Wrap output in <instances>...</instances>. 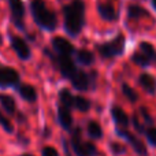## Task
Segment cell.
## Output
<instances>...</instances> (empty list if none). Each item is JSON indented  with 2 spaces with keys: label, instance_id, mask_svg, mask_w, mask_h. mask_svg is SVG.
Wrapping results in <instances>:
<instances>
[{
  "label": "cell",
  "instance_id": "14",
  "mask_svg": "<svg viewBox=\"0 0 156 156\" xmlns=\"http://www.w3.org/2000/svg\"><path fill=\"white\" fill-rule=\"evenodd\" d=\"M15 90L18 92L21 99L27 103H36L38 99L37 90H36V88L33 85H30V83H19L15 88Z\"/></svg>",
  "mask_w": 156,
  "mask_h": 156
},
{
  "label": "cell",
  "instance_id": "16",
  "mask_svg": "<svg viewBox=\"0 0 156 156\" xmlns=\"http://www.w3.org/2000/svg\"><path fill=\"white\" fill-rule=\"evenodd\" d=\"M138 85L144 89L148 94L154 96L156 93V78L149 73H141L138 77Z\"/></svg>",
  "mask_w": 156,
  "mask_h": 156
},
{
  "label": "cell",
  "instance_id": "23",
  "mask_svg": "<svg viewBox=\"0 0 156 156\" xmlns=\"http://www.w3.org/2000/svg\"><path fill=\"white\" fill-rule=\"evenodd\" d=\"M90 107H92V103L89 99L81 96V94L74 96V108H77L78 111H81V112H88V111L90 110Z\"/></svg>",
  "mask_w": 156,
  "mask_h": 156
},
{
  "label": "cell",
  "instance_id": "17",
  "mask_svg": "<svg viewBox=\"0 0 156 156\" xmlns=\"http://www.w3.org/2000/svg\"><path fill=\"white\" fill-rule=\"evenodd\" d=\"M0 105L4 110V112L10 116H14L16 114V103L15 99L10 94L0 93Z\"/></svg>",
  "mask_w": 156,
  "mask_h": 156
},
{
  "label": "cell",
  "instance_id": "32",
  "mask_svg": "<svg viewBox=\"0 0 156 156\" xmlns=\"http://www.w3.org/2000/svg\"><path fill=\"white\" fill-rule=\"evenodd\" d=\"M63 147H65V151H66V155H67V156H71V155H70V151H69V147H67V143H66V141H63Z\"/></svg>",
  "mask_w": 156,
  "mask_h": 156
},
{
  "label": "cell",
  "instance_id": "11",
  "mask_svg": "<svg viewBox=\"0 0 156 156\" xmlns=\"http://www.w3.org/2000/svg\"><path fill=\"white\" fill-rule=\"evenodd\" d=\"M97 12L103 21L115 22L119 19V11L110 3H97Z\"/></svg>",
  "mask_w": 156,
  "mask_h": 156
},
{
  "label": "cell",
  "instance_id": "19",
  "mask_svg": "<svg viewBox=\"0 0 156 156\" xmlns=\"http://www.w3.org/2000/svg\"><path fill=\"white\" fill-rule=\"evenodd\" d=\"M76 59L80 65L82 66H90L94 62V54L89 49H78L76 51Z\"/></svg>",
  "mask_w": 156,
  "mask_h": 156
},
{
  "label": "cell",
  "instance_id": "33",
  "mask_svg": "<svg viewBox=\"0 0 156 156\" xmlns=\"http://www.w3.org/2000/svg\"><path fill=\"white\" fill-rule=\"evenodd\" d=\"M151 4H152V7H154L155 11H156V0H151Z\"/></svg>",
  "mask_w": 156,
  "mask_h": 156
},
{
  "label": "cell",
  "instance_id": "21",
  "mask_svg": "<svg viewBox=\"0 0 156 156\" xmlns=\"http://www.w3.org/2000/svg\"><path fill=\"white\" fill-rule=\"evenodd\" d=\"M140 52L144 55V56L148 58L151 62H156V49L151 43H148V41H141L140 43Z\"/></svg>",
  "mask_w": 156,
  "mask_h": 156
},
{
  "label": "cell",
  "instance_id": "15",
  "mask_svg": "<svg viewBox=\"0 0 156 156\" xmlns=\"http://www.w3.org/2000/svg\"><path fill=\"white\" fill-rule=\"evenodd\" d=\"M110 112H111V118H112V121L115 122L116 127L127 129V126H129V123H130L129 116H127V114L125 112L119 105H112Z\"/></svg>",
  "mask_w": 156,
  "mask_h": 156
},
{
  "label": "cell",
  "instance_id": "28",
  "mask_svg": "<svg viewBox=\"0 0 156 156\" xmlns=\"http://www.w3.org/2000/svg\"><path fill=\"white\" fill-rule=\"evenodd\" d=\"M110 149H111V152H112L115 156L122 155V154H125V152H126V147L122 145V144H119V143H111L110 144Z\"/></svg>",
  "mask_w": 156,
  "mask_h": 156
},
{
  "label": "cell",
  "instance_id": "9",
  "mask_svg": "<svg viewBox=\"0 0 156 156\" xmlns=\"http://www.w3.org/2000/svg\"><path fill=\"white\" fill-rule=\"evenodd\" d=\"M115 132H116V134H118L119 137L123 138L125 141H127V143H129V145L132 147L133 151H134L137 155H140V156H147L148 151H147L145 144H144L143 141H141L140 138L137 137V136H134L133 133H130L127 129H121V127H116Z\"/></svg>",
  "mask_w": 156,
  "mask_h": 156
},
{
  "label": "cell",
  "instance_id": "26",
  "mask_svg": "<svg viewBox=\"0 0 156 156\" xmlns=\"http://www.w3.org/2000/svg\"><path fill=\"white\" fill-rule=\"evenodd\" d=\"M0 126H2L3 130H4L5 133H8V134L14 133V126H12V123H11V121L4 115V114L2 112V111H0Z\"/></svg>",
  "mask_w": 156,
  "mask_h": 156
},
{
  "label": "cell",
  "instance_id": "25",
  "mask_svg": "<svg viewBox=\"0 0 156 156\" xmlns=\"http://www.w3.org/2000/svg\"><path fill=\"white\" fill-rule=\"evenodd\" d=\"M121 89H122V93H123V96L126 97V99L129 100L130 103H136L138 100L137 92H136L134 89H133L132 86L129 85V83L123 82V83H122V86H121Z\"/></svg>",
  "mask_w": 156,
  "mask_h": 156
},
{
  "label": "cell",
  "instance_id": "29",
  "mask_svg": "<svg viewBox=\"0 0 156 156\" xmlns=\"http://www.w3.org/2000/svg\"><path fill=\"white\" fill-rule=\"evenodd\" d=\"M140 114L144 116V121H145V123L148 125V126H154V118H152V115L149 114V111L147 110V107H140Z\"/></svg>",
  "mask_w": 156,
  "mask_h": 156
},
{
  "label": "cell",
  "instance_id": "2",
  "mask_svg": "<svg viewBox=\"0 0 156 156\" xmlns=\"http://www.w3.org/2000/svg\"><path fill=\"white\" fill-rule=\"evenodd\" d=\"M30 14L34 23L45 32H54L58 26V16L49 10L44 0H32L30 2Z\"/></svg>",
  "mask_w": 156,
  "mask_h": 156
},
{
  "label": "cell",
  "instance_id": "20",
  "mask_svg": "<svg viewBox=\"0 0 156 156\" xmlns=\"http://www.w3.org/2000/svg\"><path fill=\"white\" fill-rule=\"evenodd\" d=\"M59 101L62 105H65L66 108L71 110L74 108V94L71 93L70 89L63 88L59 90Z\"/></svg>",
  "mask_w": 156,
  "mask_h": 156
},
{
  "label": "cell",
  "instance_id": "3",
  "mask_svg": "<svg viewBox=\"0 0 156 156\" xmlns=\"http://www.w3.org/2000/svg\"><path fill=\"white\" fill-rule=\"evenodd\" d=\"M70 144H71V148H73L74 154L77 156H97L99 155L97 147L93 143L82 140V132H81L80 126L76 127L71 132Z\"/></svg>",
  "mask_w": 156,
  "mask_h": 156
},
{
  "label": "cell",
  "instance_id": "13",
  "mask_svg": "<svg viewBox=\"0 0 156 156\" xmlns=\"http://www.w3.org/2000/svg\"><path fill=\"white\" fill-rule=\"evenodd\" d=\"M71 85L74 89L80 92H86L90 89V78H89V73H85L83 70H77L74 77L70 80Z\"/></svg>",
  "mask_w": 156,
  "mask_h": 156
},
{
  "label": "cell",
  "instance_id": "10",
  "mask_svg": "<svg viewBox=\"0 0 156 156\" xmlns=\"http://www.w3.org/2000/svg\"><path fill=\"white\" fill-rule=\"evenodd\" d=\"M52 48H54L55 55L58 56H67L71 58L74 54H76V47L65 37H60V36H56L51 40Z\"/></svg>",
  "mask_w": 156,
  "mask_h": 156
},
{
  "label": "cell",
  "instance_id": "8",
  "mask_svg": "<svg viewBox=\"0 0 156 156\" xmlns=\"http://www.w3.org/2000/svg\"><path fill=\"white\" fill-rule=\"evenodd\" d=\"M21 83V74L10 66H0V89H10Z\"/></svg>",
  "mask_w": 156,
  "mask_h": 156
},
{
  "label": "cell",
  "instance_id": "22",
  "mask_svg": "<svg viewBox=\"0 0 156 156\" xmlns=\"http://www.w3.org/2000/svg\"><path fill=\"white\" fill-rule=\"evenodd\" d=\"M86 130H88V136L92 140H100L103 137V129L96 121H89Z\"/></svg>",
  "mask_w": 156,
  "mask_h": 156
},
{
  "label": "cell",
  "instance_id": "31",
  "mask_svg": "<svg viewBox=\"0 0 156 156\" xmlns=\"http://www.w3.org/2000/svg\"><path fill=\"white\" fill-rule=\"evenodd\" d=\"M41 156H59V152H58L56 148H54V147L47 145L41 149Z\"/></svg>",
  "mask_w": 156,
  "mask_h": 156
},
{
  "label": "cell",
  "instance_id": "24",
  "mask_svg": "<svg viewBox=\"0 0 156 156\" xmlns=\"http://www.w3.org/2000/svg\"><path fill=\"white\" fill-rule=\"evenodd\" d=\"M130 60H132L134 65H137V66H140V67H149V66L152 65V62L148 59L147 56H144L143 54H141L140 51H136V52H133V55L130 56Z\"/></svg>",
  "mask_w": 156,
  "mask_h": 156
},
{
  "label": "cell",
  "instance_id": "35",
  "mask_svg": "<svg viewBox=\"0 0 156 156\" xmlns=\"http://www.w3.org/2000/svg\"><path fill=\"white\" fill-rule=\"evenodd\" d=\"M2 44H3V36L0 34V45H2Z\"/></svg>",
  "mask_w": 156,
  "mask_h": 156
},
{
  "label": "cell",
  "instance_id": "18",
  "mask_svg": "<svg viewBox=\"0 0 156 156\" xmlns=\"http://www.w3.org/2000/svg\"><path fill=\"white\" fill-rule=\"evenodd\" d=\"M151 12L140 4H130L127 7V18L129 19H140V18H149Z\"/></svg>",
  "mask_w": 156,
  "mask_h": 156
},
{
  "label": "cell",
  "instance_id": "12",
  "mask_svg": "<svg viewBox=\"0 0 156 156\" xmlns=\"http://www.w3.org/2000/svg\"><path fill=\"white\" fill-rule=\"evenodd\" d=\"M56 116H58V123L60 125L62 129H65L66 132H71L73 129V115H71V110L66 108L65 105H62L59 103L56 110Z\"/></svg>",
  "mask_w": 156,
  "mask_h": 156
},
{
  "label": "cell",
  "instance_id": "6",
  "mask_svg": "<svg viewBox=\"0 0 156 156\" xmlns=\"http://www.w3.org/2000/svg\"><path fill=\"white\" fill-rule=\"evenodd\" d=\"M10 7V16L12 25L21 32L26 30L25 25V16H26V7L22 0H7Z\"/></svg>",
  "mask_w": 156,
  "mask_h": 156
},
{
  "label": "cell",
  "instance_id": "27",
  "mask_svg": "<svg viewBox=\"0 0 156 156\" xmlns=\"http://www.w3.org/2000/svg\"><path fill=\"white\" fill-rule=\"evenodd\" d=\"M144 136L148 140V143L152 147H156V127L155 126H148L144 130Z\"/></svg>",
  "mask_w": 156,
  "mask_h": 156
},
{
  "label": "cell",
  "instance_id": "5",
  "mask_svg": "<svg viewBox=\"0 0 156 156\" xmlns=\"http://www.w3.org/2000/svg\"><path fill=\"white\" fill-rule=\"evenodd\" d=\"M44 55L45 56H48L49 59L54 62V65L58 67V70H59L60 76H62L65 80H69L70 81L71 78L74 77V74L77 73V66L76 63L73 62V59L71 58H67V56H58V55L52 54L51 51H49L48 48H44Z\"/></svg>",
  "mask_w": 156,
  "mask_h": 156
},
{
  "label": "cell",
  "instance_id": "7",
  "mask_svg": "<svg viewBox=\"0 0 156 156\" xmlns=\"http://www.w3.org/2000/svg\"><path fill=\"white\" fill-rule=\"evenodd\" d=\"M8 38H10V47L22 62H27L32 59V49L25 38H22L21 36L11 34V33L8 34Z\"/></svg>",
  "mask_w": 156,
  "mask_h": 156
},
{
  "label": "cell",
  "instance_id": "30",
  "mask_svg": "<svg viewBox=\"0 0 156 156\" xmlns=\"http://www.w3.org/2000/svg\"><path fill=\"white\" fill-rule=\"evenodd\" d=\"M132 123H133V126H134V129L137 130V132L140 133V134H144L145 126H144V125L140 122V119H138V115H137V114H134V115H133V118H132Z\"/></svg>",
  "mask_w": 156,
  "mask_h": 156
},
{
  "label": "cell",
  "instance_id": "4",
  "mask_svg": "<svg viewBox=\"0 0 156 156\" xmlns=\"http://www.w3.org/2000/svg\"><path fill=\"white\" fill-rule=\"evenodd\" d=\"M125 44H126V41H125L123 34H118L110 43L96 44V51L99 52V55L103 59H112V58L123 55Z\"/></svg>",
  "mask_w": 156,
  "mask_h": 156
},
{
  "label": "cell",
  "instance_id": "1",
  "mask_svg": "<svg viewBox=\"0 0 156 156\" xmlns=\"http://www.w3.org/2000/svg\"><path fill=\"white\" fill-rule=\"evenodd\" d=\"M86 5L82 0H73L63 7V27L70 37H77L85 26Z\"/></svg>",
  "mask_w": 156,
  "mask_h": 156
},
{
  "label": "cell",
  "instance_id": "34",
  "mask_svg": "<svg viewBox=\"0 0 156 156\" xmlns=\"http://www.w3.org/2000/svg\"><path fill=\"white\" fill-rule=\"evenodd\" d=\"M19 156H33V155H30V154H22V155H19Z\"/></svg>",
  "mask_w": 156,
  "mask_h": 156
}]
</instances>
